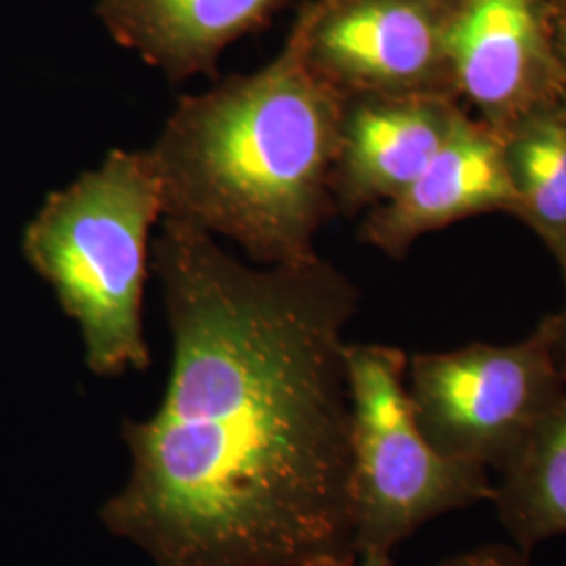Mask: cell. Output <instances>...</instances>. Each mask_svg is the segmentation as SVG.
I'll return each instance as SVG.
<instances>
[{"label": "cell", "mask_w": 566, "mask_h": 566, "mask_svg": "<svg viewBox=\"0 0 566 566\" xmlns=\"http://www.w3.org/2000/svg\"><path fill=\"white\" fill-rule=\"evenodd\" d=\"M547 20H549L558 63L563 70L566 93V0H547Z\"/></svg>", "instance_id": "9a60e30c"}, {"label": "cell", "mask_w": 566, "mask_h": 566, "mask_svg": "<svg viewBox=\"0 0 566 566\" xmlns=\"http://www.w3.org/2000/svg\"><path fill=\"white\" fill-rule=\"evenodd\" d=\"M357 566H392V560L386 552H364L359 554Z\"/></svg>", "instance_id": "2e32d148"}, {"label": "cell", "mask_w": 566, "mask_h": 566, "mask_svg": "<svg viewBox=\"0 0 566 566\" xmlns=\"http://www.w3.org/2000/svg\"><path fill=\"white\" fill-rule=\"evenodd\" d=\"M486 212H516L497 135L465 109L451 137L399 196L367 210L361 242L403 259L432 231Z\"/></svg>", "instance_id": "9c48e42d"}, {"label": "cell", "mask_w": 566, "mask_h": 566, "mask_svg": "<svg viewBox=\"0 0 566 566\" xmlns=\"http://www.w3.org/2000/svg\"><path fill=\"white\" fill-rule=\"evenodd\" d=\"M172 364L122 422L128 479L103 525L154 566H357L344 329L359 290L322 256L256 266L163 219Z\"/></svg>", "instance_id": "6da1fadb"}, {"label": "cell", "mask_w": 566, "mask_h": 566, "mask_svg": "<svg viewBox=\"0 0 566 566\" xmlns=\"http://www.w3.org/2000/svg\"><path fill=\"white\" fill-rule=\"evenodd\" d=\"M458 0H308L311 67L343 95L458 97L449 32Z\"/></svg>", "instance_id": "8992f818"}, {"label": "cell", "mask_w": 566, "mask_h": 566, "mask_svg": "<svg viewBox=\"0 0 566 566\" xmlns=\"http://www.w3.org/2000/svg\"><path fill=\"white\" fill-rule=\"evenodd\" d=\"M407 359L397 346L346 344L357 554H390L428 521L495 493L486 468L426 439L407 395Z\"/></svg>", "instance_id": "277c9868"}, {"label": "cell", "mask_w": 566, "mask_h": 566, "mask_svg": "<svg viewBox=\"0 0 566 566\" xmlns=\"http://www.w3.org/2000/svg\"><path fill=\"white\" fill-rule=\"evenodd\" d=\"M343 105L306 60L298 11L275 60L182 97L164 122L147 149L164 219L227 238L261 266L317 261V233L336 214Z\"/></svg>", "instance_id": "7a4b0ae2"}, {"label": "cell", "mask_w": 566, "mask_h": 566, "mask_svg": "<svg viewBox=\"0 0 566 566\" xmlns=\"http://www.w3.org/2000/svg\"><path fill=\"white\" fill-rule=\"evenodd\" d=\"M292 0H99L112 39L168 81L217 78L224 49L264 30Z\"/></svg>", "instance_id": "30bf717a"}, {"label": "cell", "mask_w": 566, "mask_h": 566, "mask_svg": "<svg viewBox=\"0 0 566 566\" xmlns=\"http://www.w3.org/2000/svg\"><path fill=\"white\" fill-rule=\"evenodd\" d=\"M405 385L416 422L447 458L506 474L523 455L566 380L547 315L518 343H474L416 353Z\"/></svg>", "instance_id": "5b68a950"}, {"label": "cell", "mask_w": 566, "mask_h": 566, "mask_svg": "<svg viewBox=\"0 0 566 566\" xmlns=\"http://www.w3.org/2000/svg\"><path fill=\"white\" fill-rule=\"evenodd\" d=\"M549 252L554 254L556 263L560 264L566 287V238H563L560 242L554 243L549 248ZM547 322H549V329H552L554 359H556V365H558V369H560V374H563V378L566 380V303L558 313L547 315Z\"/></svg>", "instance_id": "5bb4252c"}, {"label": "cell", "mask_w": 566, "mask_h": 566, "mask_svg": "<svg viewBox=\"0 0 566 566\" xmlns=\"http://www.w3.org/2000/svg\"><path fill=\"white\" fill-rule=\"evenodd\" d=\"M441 566H531L528 554L516 546L485 544L449 558Z\"/></svg>", "instance_id": "4fadbf2b"}, {"label": "cell", "mask_w": 566, "mask_h": 566, "mask_svg": "<svg viewBox=\"0 0 566 566\" xmlns=\"http://www.w3.org/2000/svg\"><path fill=\"white\" fill-rule=\"evenodd\" d=\"M163 191L147 149L112 151L53 191L23 231V254L81 327L86 365L103 378L143 371L151 355L143 301Z\"/></svg>", "instance_id": "3957f363"}, {"label": "cell", "mask_w": 566, "mask_h": 566, "mask_svg": "<svg viewBox=\"0 0 566 566\" xmlns=\"http://www.w3.org/2000/svg\"><path fill=\"white\" fill-rule=\"evenodd\" d=\"M465 107L443 95H344L332 196L355 217L399 196L451 137Z\"/></svg>", "instance_id": "ba28073f"}, {"label": "cell", "mask_w": 566, "mask_h": 566, "mask_svg": "<svg viewBox=\"0 0 566 566\" xmlns=\"http://www.w3.org/2000/svg\"><path fill=\"white\" fill-rule=\"evenodd\" d=\"M491 502L512 546L525 554L566 535V390L533 432L521 460L500 476Z\"/></svg>", "instance_id": "8fae6325"}, {"label": "cell", "mask_w": 566, "mask_h": 566, "mask_svg": "<svg viewBox=\"0 0 566 566\" xmlns=\"http://www.w3.org/2000/svg\"><path fill=\"white\" fill-rule=\"evenodd\" d=\"M516 212L547 250L566 238V102L549 103L495 133Z\"/></svg>", "instance_id": "7c38bea8"}, {"label": "cell", "mask_w": 566, "mask_h": 566, "mask_svg": "<svg viewBox=\"0 0 566 566\" xmlns=\"http://www.w3.org/2000/svg\"><path fill=\"white\" fill-rule=\"evenodd\" d=\"M449 60L458 97L493 133L566 102L547 0H458Z\"/></svg>", "instance_id": "52a82bcc"}]
</instances>
